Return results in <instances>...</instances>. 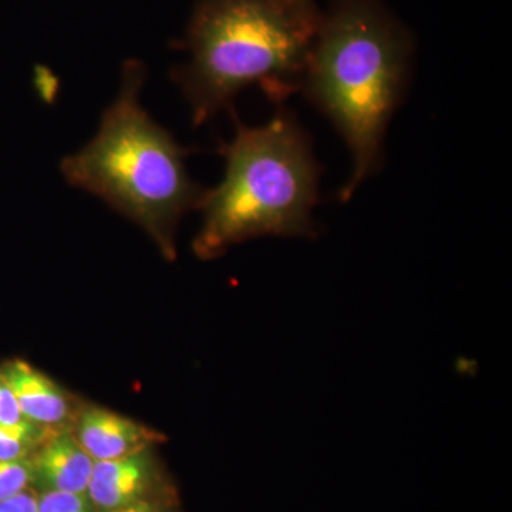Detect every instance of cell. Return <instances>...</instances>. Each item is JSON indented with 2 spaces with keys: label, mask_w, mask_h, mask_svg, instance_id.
Returning a JSON list of instances; mask_svg holds the SVG:
<instances>
[{
  "label": "cell",
  "mask_w": 512,
  "mask_h": 512,
  "mask_svg": "<svg viewBox=\"0 0 512 512\" xmlns=\"http://www.w3.org/2000/svg\"><path fill=\"white\" fill-rule=\"evenodd\" d=\"M409 72L406 36L372 0H340L319 22L301 92L349 148L352 175L340 190L343 201L382 165L384 137Z\"/></svg>",
  "instance_id": "1"
},
{
  "label": "cell",
  "mask_w": 512,
  "mask_h": 512,
  "mask_svg": "<svg viewBox=\"0 0 512 512\" xmlns=\"http://www.w3.org/2000/svg\"><path fill=\"white\" fill-rule=\"evenodd\" d=\"M319 20L311 3L208 0L192 25L190 62L173 80L200 127L258 86L282 103L302 87Z\"/></svg>",
  "instance_id": "2"
},
{
  "label": "cell",
  "mask_w": 512,
  "mask_h": 512,
  "mask_svg": "<svg viewBox=\"0 0 512 512\" xmlns=\"http://www.w3.org/2000/svg\"><path fill=\"white\" fill-rule=\"evenodd\" d=\"M144 82L140 64L124 67L119 96L101 116L96 136L64 157L60 171L72 187L107 202L173 256L178 221L200 210L205 190L185 164L194 150L181 146L141 104Z\"/></svg>",
  "instance_id": "3"
},
{
  "label": "cell",
  "mask_w": 512,
  "mask_h": 512,
  "mask_svg": "<svg viewBox=\"0 0 512 512\" xmlns=\"http://www.w3.org/2000/svg\"><path fill=\"white\" fill-rule=\"evenodd\" d=\"M222 181L205 190L202 225L194 252L217 258L248 239L313 237L322 167L291 111L281 109L262 126L237 121L235 136L222 143Z\"/></svg>",
  "instance_id": "4"
},
{
  "label": "cell",
  "mask_w": 512,
  "mask_h": 512,
  "mask_svg": "<svg viewBox=\"0 0 512 512\" xmlns=\"http://www.w3.org/2000/svg\"><path fill=\"white\" fill-rule=\"evenodd\" d=\"M73 420L74 437L94 461L133 456L164 440L160 431L99 406L84 407Z\"/></svg>",
  "instance_id": "5"
},
{
  "label": "cell",
  "mask_w": 512,
  "mask_h": 512,
  "mask_svg": "<svg viewBox=\"0 0 512 512\" xmlns=\"http://www.w3.org/2000/svg\"><path fill=\"white\" fill-rule=\"evenodd\" d=\"M156 478L151 448L116 460L94 461L86 495L94 510L110 512L151 497Z\"/></svg>",
  "instance_id": "6"
},
{
  "label": "cell",
  "mask_w": 512,
  "mask_h": 512,
  "mask_svg": "<svg viewBox=\"0 0 512 512\" xmlns=\"http://www.w3.org/2000/svg\"><path fill=\"white\" fill-rule=\"evenodd\" d=\"M32 458L33 477L45 491L86 494L94 460L80 446L72 429L60 427L47 434Z\"/></svg>",
  "instance_id": "7"
},
{
  "label": "cell",
  "mask_w": 512,
  "mask_h": 512,
  "mask_svg": "<svg viewBox=\"0 0 512 512\" xmlns=\"http://www.w3.org/2000/svg\"><path fill=\"white\" fill-rule=\"evenodd\" d=\"M0 376L12 390L23 417L32 423L60 429L74 417L70 397L62 387L26 360L3 363Z\"/></svg>",
  "instance_id": "8"
},
{
  "label": "cell",
  "mask_w": 512,
  "mask_h": 512,
  "mask_svg": "<svg viewBox=\"0 0 512 512\" xmlns=\"http://www.w3.org/2000/svg\"><path fill=\"white\" fill-rule=\"evenodd\" d=\"M35 481L32 458L0 461V501L9 500L23 491L29 490Z\"/></svg>",
  "instance_id": "9"
},
{
  "label": "cell",
  "mask_w": 512,
  "mask_h": 512,
  "mask_svg": "<svg viewBox=\"0 0 512 512\" xmlns=\"http://www.w3.org/2000/svg\"><path fill=\"white\" fill-rule=\"evenodd\" d=\"M37 512H94V507L86 494L43 491Z\"/></svg>",
  "instance_id": "10"
},
{
  "label": "cell",
  "mask_w": 512,
  "mask_h": 512,
  "mask_svg": "<svg viewBox=\"0 0 512 512\" xmlns=\"http://www.w3.org/2000/svg\"><path fill=\"white\" fill-rule=\"evenodd\" d=\"M22 412H20L18 402L13 396L12 390L0 376V423L2 424H18L25 421Z\"/></svg>",
  "instance_id": "11"
},
{
  "label": "cell",
  "mask_w": 512,
  "mask_h": 512,
  "mask_svg": "<svg viewBox=\"0 0 512 512\" xmlns=\"http://www.w3.org/2000/svg\"><path fill=\"white\" fill-rule=\"evenodd\" d=\"M37 508H39V494L32 491V488L9 500L0 501V512H37Z\"/></svg>",
  "instance_id": "12"
},
{
  "label": "cell",
  "mask_w": 512,
  "mask_h": 512,
  "mask_svg": "<svg viewBox=\"0 0 512 512\" xmlns=\"http://www.w3.org/2000/svg\"><path fill=\"white\" fill-rule=\"evenodd\" d=\"M110 512H168L167 508L148 497L144 500L136 501V503L124 505V507L117 508V510Z\"/></svg>",
  "instance_id": "13"
},
{
  "label": "cell",
  "mask_w": 512,
  "mask_h": 512,
  "mask_svg": "<svg viewBox=\"0 0 512 512\" xmlns=\"http://www.w3.org/2000/svg\"><path fill=\"white\" fill-rule=\"evenodd\" d=\"M293 2H299V3H311L309 0H293Z\"/></svg>",
  "instance_id": "14"
}]
</instances>
